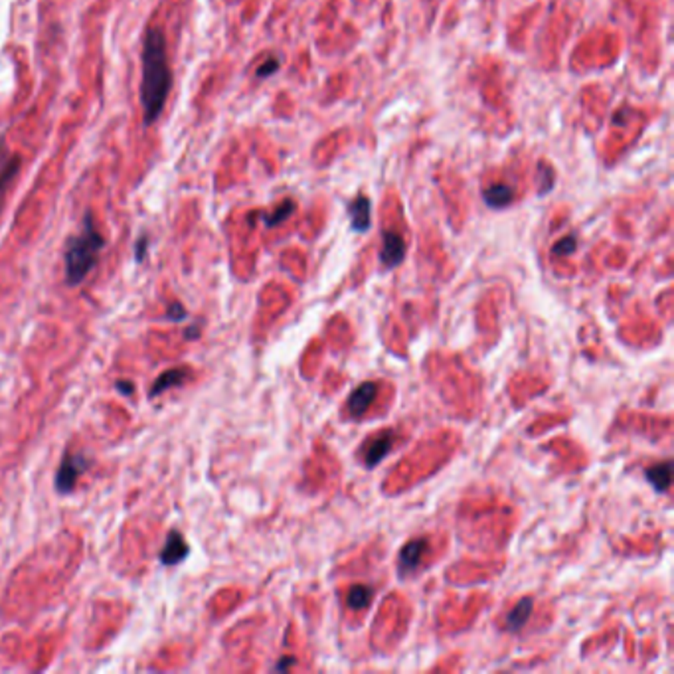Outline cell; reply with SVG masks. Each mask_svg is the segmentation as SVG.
<instances>
[{
  "label": "cell",
  "mask_w": 674,
  "mask_h": 674,
  "mask_svg": "<svg viewBox=\"0 0 674 674\" xmlns=\"http://www.w3.org/2000/svg\"><path fill=\"white\" fill-rule=\"evenodd\" d=\"M103 247L105 240L101 232L95 227L91 214H86L79 234L69 238L68 245H66L64 261H66V281H68V285L75 287V285L86 281V277L97 265L99 253L103 251Z\"/></svg>",
  "instance_id": "2"
},
{
  "label": "cell",
  "mask_w": 674,
  "mask_h": 674,
  "mask_svg": "<svg viewBox=\"0 0 674 674\" xmlns=\"http://www.w3.org/2000/svg\"><path fill=\"white\" fill-rule=\"evenodd\" d=\"M370 599H372V589L366 588V586H354L348 591V606L356 609V611L368 607Z\"/></svg>",
  "instance_id": "14"
},
{
  "label": "cell",
  "mask_w": 674,
  "mask_h": 674,
  "mask_svg": "<svg viewBox=\"0 0 674 674\" xmlns=\"http://www.w3.org/2000/svg\"><path fill=\"white\" fill-rule=\"evenodd\" d=\"M115 388H119V392H123V394H133V384L131 382H117Z\"/></svg>",
  "instance_id": "20"
},
{
  "label": "cell",
  "mask_w": 674,
  "mask_h": 674,
  "mask_svg": "<svg viewBox=\"0 0 674 674\" xmlns=\"http://www.w3.org/2000/svg\"><path fill=\"white\" fill-rule=\"evenodd\" d=\"M295 662V658L293 657H285V660H281V662H277V666H275V671H287L291 664Z\"/></svg>",
  "instance_id": "21"
},
{
  "label": "cell",
  "mask_w": 674,
  "mask_h": 674,
  "mask_svg": "<svg viewBox=\"0 0 674 674\" xmlns=\"http://www.w3.org/2000/svg\"><path fill=\"white\" fill-rule=\"evenodd\" d=\"M166 316H168L171 321H174V323H178V321L186 319V311H184V307H182L180 303H171Z\"/></svg>",
  "instance_id": "18"
},
{
  "label": "cell",
  "mask_w": 674,
  "mask_h": 674,
  "mask_svg": "<svg viewBox=\"0 0 674 674\" xmlns=\"http://www.w3.org/2000/svg\"><path fill=\"white\" fill-rule=\"evenodd\" d=\"M405 255V243L399 238L398 234L394 232H386L384 234V247H382V263L386 267H398L399 263L403 261Z\"/></svg>",
  "instance_id": "7"
},
{
  "label": "cell",
  "mask_w": 674,
  "mask_h": 674,
  "mask_svg": "<svg viewBox=\"0 0 674 674\" xmlns=\"http://www.w3.org/2000/svg\"><path fill=\"white\" fill-rule=\"evenodd\" d=\"M376 394H378V384H374V382H364V384H360L352 392V396L348 398V412H350V415L352 417H360V415L366 414L370 410L374 398H376Z\"/></svg>",
  "instance_id": "6"
},
{
  "label": "cell",
  "mask_w": 674,
  "mask_h": 674,
  "mask_svg": "<svg viewBox=\"0 0 674 674\" xmlns=\"http://www.w3.org/2000/svg\"><path fill=\"white\" fill-rule=\"evenodd\" d=\"M671 467H673L671 461H664V463H658V465L647 471L649 483L653 484L657 490H660V492H666L671 488V483H673V469Z\"/></svg>",
  "instance_id": "11"
},
{
  "label": "cell",
  "mask_w": 674,
  "mask_h": 674,
  "mask_svg": "<svg viewBox=\"0 0 674 674\" xmlns=\"http://www.w3.org/2000/svg\"><path fill=\"white\" fill-rule=\"evenodd\" d=\"M293 210H295V206H293V202H285L283 206L279 208L277 210L275 214L273 216H269V218H265V222H267V225H277V224H281V222H285L291 214H293Z\"/></svg>",
  "instance_id": "16"
},
{
  "label": "cell",
  "mask_w": 674,
  "mask_h": 674,
  "mask_svg": "<svg viewBox=\"0 0 674 674\" xmlns=\"http://www.w3.org/2000/svg\"><path fill=\"white\" fill-rule=\"evenodd\" d=\"M142 79L140 103L145 125H153L160 117L173 86V73L166 55V40L160 28H149L142 42Z\"/></svg>",
  "instance_id": "1"
},
{
  "label": "cell",
  "mask_w": 674,
  "mask_h": 674,
  "mask_svg": "<svg viewBox=\"0 0 674 674\" xmlns=\"http://www.w3.org/2000/svg\"><path fill=\"white\" fill-rule=\"evenodd\" d=\"M350 216H352V224H354V229L358 232H366L368 225H370V202L368 198H356L352 204H350Z\"/></svg>",
  "instance_id": "12"
},
{
  "label": "cell",
  "mask_w": 674,
  "mask_h": 674,
  "mask_svg": "<svg viewBox=\"0 0 674 674\" xmlns=\"http://www.w3.org/2000/svg\"><path fill=\"white\" fill-rule=\"evenodd\" d=\"M263 66H265V68H260V71H258V75H260V77H265V75L273 73V71L279 68V62H277V60H269V62H265Z\"/></svg>",
  "instance_id": "19"
},
{
  "label": "cell",
  "mask_w": 674,
  "mask_h": 674,
  "mask_svg": "<svg viewBox=\"0 0 674 674\" xmlns=\"http://www.w3.org/2000/svg\"><path fill=\"white\" fill-rule=\"evenodd\" d=\"M190 556V546L184 540V536L178 530H171L168 536L164 540V546L158 553V560L162 566H176L180 562H184Z\"/></svg>",
  "instance_id": "4"
},
{
  "label": "cell",
  "mask_w": 674,
  "mask_h": 674,
  "mask_svg": "<svg viewBox=\"0 0 674 674\" xmlns=\"http://www.w3.org/2000/svg\"><path fill=\"white\" fill-rule=\"evenodd\" d=\"M427 546L429 544H427L425 538H415L401 548L398 560L399 575H405V573L414 571L421 564V558H423V553L427 552Z\"/></svg>",
  "instance_id": "5"
},
{
  "label": "cell",
  "mask_w": 674,
  "mask_h": 674,
  "mask_svg": "<svg viewBox=\"0 0 674 674\" xmlns=\"http://www.w3.org/2000/svg\"><path fill=\"white\" fill-rule=\"evenodd\" d=\"M392 443H394V433H382V435H378V437L372 441V445L368 447V451L364 453L366 465H368V467L378 465L382 459L386 457V453H390Z\"/></svg>",
  "instance_id": "9"
},
{
  "label": "cell",
  "mask_w": 674,
  "mask_h": 674,
  "mask_svg": "<svg viewBox=\"0 0 674 674\" xmlns=\"http://www.w3.org/2000/svg\"><path fill=\"white\" fill-rule=\"evenodd\" d=\"M87 461L84 455H73V453H66L62 463H60V469L55 473V490L62 492V495H68L75 488V484L79 481L82 473H86Z\"/></svg>",
  "instance_id": "3"
},
{
  "label": "cell",
  "mask_w": 674,
  "mask_h": 674,
  "mask_svg": "<svg viewBox=\"0 0 674 674\" xmlns=\"http://www.w3.org/2000/svg\"><path fill=\"white\" fill-rule=\"evenodd\" d=\"M188 378V372L186 370H166L164 374H160L156 382L153 384L149 396L151 398H156L158 394H164L166 390H171L173 386H182L184 380Z\"/></svg>",
  "instance_id": "10"
},
{
  "label": "cell",
  "mask_w": 674,
  "mask_h": 674,
  "mask_svg": "<svg viewBox=\"0 0 674 674\" xmlns=\"http://www.w3.org/2000/svg\"><path fill=\"white\" fill-rule=\"evenodd\" d=\"M483 196H484V202H486L490 208H504L506 204L512 202L514 192H512L510 186H506V184H497V186L486 188Z\"/></svg>",
  "instance_id": "13"
},
{
  "label": "cell",
  "mask_w": 674,
  "mask_h": 674,
  "mask_svg": "<svg viewBox=\"0 0 674 674\" xmlns=\"http://www.w3.org/2000/svg\"><path fill=\"white\" fill-rule=\"evenodd\" d=\"M553 255H570L575 251V238H566L562 242H558L553 245Z\"/></svg>",
  "instance_id": "17"
},
{
  "label": "cell",
  "mask_w": 674,
  "mask_h": 674,
  "mask_svg": "<svg viewBox=\"0 0 674 674\" xmlns=\"http://www.w3.org/2000/svg\"><path fill=\"white\" fill-rule=\"evenodd\" d=\"M532 609H534L532 597H524V599H520L519 603L512 607V611L506 615L504 629H506V631H519V629H522V627L526 625V621L530 619Z\"/></svg>",
  "instance_id": "8"
},
{
  "label": "cell",
  "mask_w": 674,
  "mask_h": 674,
  "mask_svg": "<svg viewBox=\"0 0 674 674\" xmlns=\"http://www.w3.org/2000/svg\"><path fill=\"white\" fill-rule=\"evenodd\" d=\"M18 168H20V160L18 158H10L4 166V171L0 173V206H2V200H4V194L8 190V186L12 184L14 176L18 174Z\"/></svg>",
  "instance_id": "15"
}]
</instances>
